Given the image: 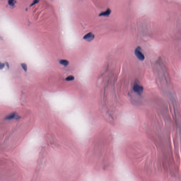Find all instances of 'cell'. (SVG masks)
<instances>
[{"label": "cell", "mask_w": 181, "mask_h": 181, "mask_svg": "<svg viewBox=\"0 0 181 181\" xmlns=\"http://www.w3.org/2000/svg\"><path fill=\"white\" fill-rule=\"evenodd\" d=\"M134 90L136 93H137L139 94H141L142 93L143 91V87L138 83L135 84L134 88Z\"/></svg>", "instance_id": "8992f818"}, {"label": "cell", "mask_w": 181, "mask_h": 181, "mask_svg": "<svg viewBox=\"0 0 181 181\" xmlns=\"http://www.w3.org/2000/svg\"><path fill=\"white\" fill-rule=\"evenodd\" d=\"M39 2V1H33V2L32 3V4L31 5V6H33L34 5H35Z\"/></svg>", "instance_id": "4fadbf2b"}, {"label": "cell", "mask_w": 181, "mask_h": 181, "mask_svg": "<svg viewBox=\"0 0 181 181\" xmlns=\"http://www.w3.org/2000/svg\"><path fill=\"white\" fill-rule=\"evenodd\" d=\"M16 113L15 112H12L11 114H9L7 116L5 117V119L6 120H11L13 119H14L15 117H16Z\"/></svg>", "instance_id": "ba28073f"}, {"label": "cell", "mask_w": 181, "mask_h": 181, "mask_svg": "<svg viewBox=\"0 0 181 181\" xmlns=\"http://www.w3.org/2000/svg\"><path fill=\"white\" fill-rule=\"evenodd\" d=\"M134 53L138 59L141 61H143L145 59L144 54L141 52V47H138L134 51Z\"/></svg>", "instance_id": "277c9868"}, {"label": "cell", "mask_w": 181, "mask_h": 181, "mask_svg": "<svg viewBox=\"0 0 181 181\" xmlns=\"http://www.w3.org/2000/svg\"><path fill=\"white\" fill-rule=\"evenodd\" d=\"M111 13V10L110 8H107V11L100 13L99 14L100 16H108Z\"/></svg>", "instance_id": "52a82bcc"}, {"label": "cell", "mask_w": 181, "mask_h": 181, "mask_svg": "<svg viewBox=\"0 0 181 181\" xmlns=\"http://www.w3.org/2000/svg\"><path fill=\"white\" fill-rule=\"evenodd\" d=\"M60 64L62 65L66 66L69 64V61L66 59H61L59 61Z\"/></svg>", "instance_id": "9c48e42d"}, {"label": "cell", "mask_w": 181, "mask_h": 181, "mask_svg": "<svg viewBox=\"0 0 181 181\" xmlns=\"http://www.w3.org/2000/svg\"><path fill=\"white\" fill-rule=\"evenodd\" d=\"M21 66L23 69L25 71H27V66L26 64H21Z\"/></svg>", "instance_id": "8fae6325"}, {"label": "cell", "mask_w": 181, "mask_h": 181, "mask_svg": "<svg viewBox=\"0 0 181 181\" xmlns=\"http://www.w3.org/2000/svg\"><path fill=\"white\" fill-rule=\"evenodd\" d=\"M71 115V125L75 132L80 138L86 137L89 132V126L86 119L78 111L74 112Z\"/></svg>", "instance_id": "7a4b0ae2"}, {"label": "cell", "mask_w": 181, "mask_h": 181, "mask_svg": "<svg viewBox=\"0 0 181 181\" xmlns=\"http://www.w3.org/2000/svg\"><path fill=\"white\" fill-rule=\"evenodd\" d=\"M5 66V64H2V63H1V66H0V68H1V69H2V68L4 67Z\"/></svg>", "instance_id": "5bb4252c"}, {"label": "cell", "mask_w": 181, "mask_h": 181, "mask_svg": "<svg viewBox=\"0 0 181 181\" xmlns=\"http://www.w3.org/2000/svg\"><path fill=\"white\" fill-rule=\"evenodd\" d=\"M94 38L95 35L91 32H90V33L86 34L83 37V39L88 41V42L91 41Z\"/></svg>", "instance_id": "5b68a950"}, {"label": "cell", "mask_w": 181, "mask_h": 181, "mask_svg": "<svg viewBox=\"0 0 181 181\" xmlns=\"http://www.w3.org/2000/svg\"><path fill=\"white\" fill-rule=\"evenodd\" d=\"M41 140L39 138H30L28 140L22 150L20 158L27 163H33L38 156Z\"/></svg>", "instance_id": "6da1fadb"}, {"label": "cell", "mask_w": 181, "mask_h": 181, "mask_svg": "<svg viewBox=\"0 0 181 181\" xmlns=\"http://www.w3.org/2000/svg\"><path fill=\"white\" fill-rule=\"evenodd\" d=\"M122 122L125 124H132L134 122V118L132 115L129 114H125L123 116Z\"/></svg>", "instance_id": "3957f363"}, {"label": "cell", "mask_w": 181, "mask_h": 181, "mask_svg": "<svg viewBox=\"0 0 181 181\" xmlns=\"http://www.w3.org/2000/svg\"><path fill=\"white\" fill-rule=\"evenodd\" d=\"M15 1L13 0H11V1H8V4L11 6H13L15 4Z\"/></svg>", "instance_id": "7c38bea8"}, {"label": "cell", "mask_w": 181, "mask_h": 181, "mask_svg": "<svg viewBox=\"0 0 181 181\" xmlns=\"http://www.w3.org/2000/svg\"><path fill=\"white\" fill-rule=\"evenodd\" d=\"M74 77L72 76H70L67 77V78H66V80L67 81H72V80H74Z\"/></svg>", "instance_id": "30bf717a"}]
</instances>
